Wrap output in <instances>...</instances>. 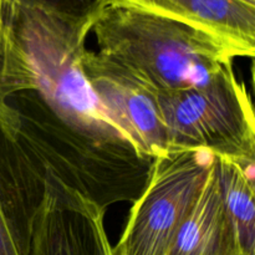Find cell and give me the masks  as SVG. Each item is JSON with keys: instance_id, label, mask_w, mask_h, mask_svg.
<instances>
[{"instance_id": "ba28073f", "label": "cell", "mask_w": 255, "mask_h": 255, "mask_svg": "<svg viewBox=\"0 0 255 255\" xmlns=\"http://www.w3.org/2000/svg\"><path fill=\"white\" fill-rule=\"evenodd\" d=\"M141 10L211 35L236 57L255 54V5L242 0H104L102 7Z\"/></svg>"}, {"instance_id": "4fadbf2b", "label": "cell", "mask_w": 255, "mask_h": 255, "mask_svg": "<svg viewBox=\"0 0 255 255\" xmlns=\"http://www.w3.org/2000/svg\"><path fill=\"white\" fill-rule=\"evenodd\" d=\"M0 255H22L7 226L1 204H0Z\"/></svg>"}, {"instance_id": "7c38bea8", "label": "cell", "mask_w": 255, "mask_h": 255, "mask_svg": "<svg viewBox=\"0 0 255 255\" xmlns=\"http://www.w3.org/2000/svg\"><path fill=\"white\" fill-rule=\"evenodd\" d=\"M47 10L71 17H96L104 0H27Z\"/></svg>"}, {"instance_id": "3957f363", "label": "cell", "mask_w": 255, "mask_h": 255, "mask_svg": "<svg viewBox=\"0 0 255 255\" xmlns=\"http://www.w3.org/2000/svg\"><path fill=\"white\" fill-rule=\"evenodd\" d=\"M91 31L100 54L157 92L206 86L236 59L229 47L201 30L129 7H102Z\"/></svg>"}, {"instance_id": "5b68a950", "label": "cell", "mask_w": 255, "mask_h": 255, "mask_svg": "<svg viewBox=\"0 0 255 255\" xmlns=\"http://www.w3.org/2000/svg\"><path fill=\"white\" fill-rule=\"evenodd\" d=\"M206 151H178L152 162L143 191L132 203L115 255H167L213 163Z\"/></svg>"}, {"instance_id": "8fae6325", "label": "cell", "mask_w": 255, "mask_h": 255, "mask_svg": "<svg viewBox=\"0 0 255 255\" xmlns=\"http://www.w3.org/2000/svg\"><path fill=\"white\" fill-rule=\"evenodd\" d=\"M4 4L5 0H0V129L10 134L15 115L7 99L19 91L34 90L35 85L29 64L5 16Z\"/></svg>"}, {"instance_id": "9c48e42d", "label": "cell", "mask_w": 255, "mask_h": 255, "mask_svg": "<svg viewBox=\"0 0 255 255\" xmlns=\"http://www.w3.org/2000/svg\"><path fill=\"white\" fill-rule=\"evenodd\" d=\"M167 255H243L224 204L216 156Z\"/></svg>"}, {"instance_id": "30bf717a", "label": "cell", "mask_w": 255, "mask_h": 255, "mask_svg": "<svg viewBox=\"0 0 255 255\" xmlns=\"http://www.w3.org/2000/svg\"><path fill=\"white\" fill-rule=\"evenodd\" d=\"M224 204L243 255H255V164L217 157Z\"/></svg>"}, {"instance_id": "6da1fadb", "label": "cell", "mask_w": 255, "mask_h": 255, "mask_svg": "<svg viewBox=\"0 0 255 255\" xmlns=\"http://www.w3.org/2000/svg\"><path fill=\"white\" fill-rule=\"evenodd\" d=\"M11 136L21 158L45 187L54 177L104 209L133 203L143 191L153 159L129 148L100 143L62 122L35 90L11 95Z\"/></svg>"}, {"instance_id": "5bb4252c", "label": "cell", "mask_w": 255, "mask_h": 255, "mask_svg": "<svg viewBox=\"0 0 255 255\" xmlns=\"http://www.w3.org/2000/svg\"><path fill=\"white\" fill-rule=\"evenodd\" d=\"M242 1H246L251 5H255V0H242Z\"/></svg>"}, {"instance_id": "7a4b0ae2", "label": "cell", "mask_w": 255, "mask_h": 255, "mask_svg": "<svg viewBox=\"0 0 255 255\" xmlns=\"http://www.w3.org/2000/svg\"><path fill=\"white\" fill-rule=\"evenodd\" d=\"M4 10L29 64L34 90L52 112L94 141L133 149L85 75L86 39L96 17L66 16L27 0H5Z\"/></svg>"}, {"instance_id": "8992f818", "label": "cell", "mask_w": 255, "mask_h": 255, "mask_svg": "<svg viewBox=\"0 0 255 255\" xmlns=\"http://www.w3.org/2000/svg\"><path fill=\"white\" fill-rule=\"evenodd\" d=\"M84 70L97 99L139 156L154 159L168 153L156 90L100 52H86Z\"/></svg>"}, {"instance_id": "277c9868", "label": "cell", "mask_w": 255, "mask_h": 255, "mask_svg": "<svg viewBox=\"0 0 255 255\" xmlns=\"http://www.w3.org/2000/svg\"><path fill=\"white\" fill-rule=\"evenodd\" d=\"M167 152L206 151L255 164V117L251 96L233 67L208 85L157 92Z\"/></svg>"}, {"instance_id": "52a82bcc", "label": "cell", "mask_w": 255, "mask_h": 255, "mask_svg": "<svg viewBox=\"0 0 255 255\" xmlns=\"http://www.w3.org/2000/svg\"><path fill=\"white\" fill-rule=\"evenodd\" d=\"M105 213L84 194L46 176L27 255H115Z\"/></svg>"}]
</instances>
